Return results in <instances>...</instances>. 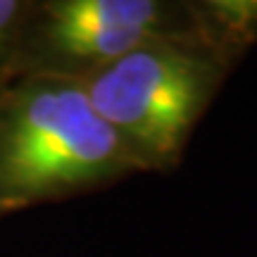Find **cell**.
Masks as SVG:
<instances>
[{
	"mask_svg": "<svg viewBox=\"0 0 257 257\" xmlns=\"http://www.w3.org/2000/svg\"><path fill=\"white\" fill-rule=\"evenodd\" d=\"M138 172L79 76L8 74L0 86V210L67 200Z\"/></svg>",
	"mask_w": 257,
	"mask_h": 257,
	"instance_id": "obj_1",
	"label": "cell"
},
{
	"mask_svg": "<svg viewBox=\"0 0 257 257\" xmlns=\"http://www.w3.org/2000/svg\"><path fill=\"white\" fill-rule=\"evenodd\" d=\"M229 64L191 17L186 27L148 38L79 79L141 169L167 172L181 162Z\"/></svg>",
	"mask_w": 257,
	"mask_h": 257,
	"instance_id": "obj_2",
	"label": "cell"
},
{
	"mask_svg": "<svg viewBox=\"0 0 257 257\" xmlns=\"http://www.w3.org/2000/svg\"><path fill=\"white\" fill-rule=\"evenodd\" d=\"M188 22V5L157 0L31 3L8 72L83 76L126 55L148 38Z\"/></svg>",
	"mask_w": 257,
	"mask_h": 257,
	"instance_id": "obj_3",
	"label": "cell"
},
{
	"mask_svg": "<svg viewBox=\"0 0 257 257\" xmlns=\"http://www.w3.org/2000/svg\"><path fill=\"white\" fill-rule=\"evenodd\" d=\"M188 10L195 29L229 60L257 41V0H207Z\"/></svg>",
	"mask_w": 257,
	"mask_h": 257,
	"instance_id": "obj_4",
	"label": "cell"
},
{
	"mask_svg": "<svg viewBox=\"0 0 257 257\" xmlns=\"http://www.w3.org/2000/svg\"><path fill=\"white\" fill-rule=\"evenodd\" d=\"M31 3L22 0H0V69L8 72L10 60L15 55L22 27L27 22Z\"/></svg>",
	"mask_w": 257,
	"mask_h": 257,
	"instance_id": "obj_5",
	"label": "cell"
},
{
	"mask_svg": "<svg viewBox=\"0 0 257 257\" xmlns=\"http://www.w3.org/2000/svg\"><path fill=\"white\" fill-rule=\"evenodd\" d=\"M8 74H10V72H3V69H0V86H3V81L8 79Z\"/></svg>",
	"mask_w": 257,
	"mask_h": 257,
	"instance_id": "obj_6",
	"label": "cell"
},
{
	"mask_svg": "<svg viewBox=\"0 0 257 257\" xmlns=\"http://www.w3.org/2000/svg\"><path fill=\"white\" fill-rule=\"evenodd\" d=\"M3 217H8V212L5 210H0V219H3Z\"/></svg>",
	"mask_w": 257,
	"mask_h": 257,
	"instance_id": "obj_7",
	"label": "cell"
}]
</instances>
